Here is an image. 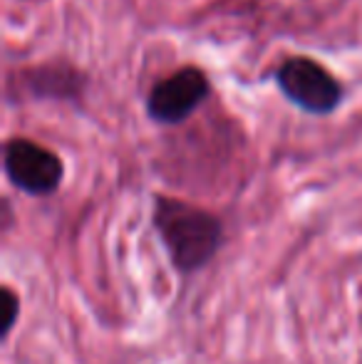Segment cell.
<instances>
[{
  "label": "cell",
  "mask_w": 362,
  "mask_h": 364,
  "mask_svg": "<svg viewBox=\"0 0 362 364\" xmlns=\"http://www.w3.org/2000/svg\"><path fill=\"white\" fill-rule=\"evenodd\" d=\"M5 300H8V320H5V325H3V335H8L10 330H13V322H15V317H18V310H20V302H18V297H15V292L10 290V288H5Z\"/></svg>",
  "instance_id": "8992f818"
},
{
  "label": "cell",
  "mask_w": 362,
  "mask_h": 364,
  "mask_svg": "<svg viewBox=\"0 0 362 364\" xmlns=\"http://www.w3.org/2000/svg\"><path fill=\"white\" fill-rule=\"evenodd\" d=\"M25 85L35 97H53V100H78L82 90V75L70 65H50L35 68L25 77Z\"/></svg>",
  "instance_id": "5b68a950"
},
{
  "label": "cell",
  "mask_w": 362,
  "mask_h": 364,
  "mask_svg": "<svg viewBox=\"0 0 362 364\" xmlns=\"http://www.w3.org/2000/svg\"><path fill=\"white\" fill-rule=\"evenodd\" d=\"M154 225L171 263L181 273L203 268L223 238L221 220L213 213L169 196H156Z\"/></svg>",
  "instance_id": "6da1fadb"
},
{
  "label": "cell",
  "mask_w": 362,
  "mask_h": 364,
  "mask_svg": "<svg viewBox=\"0 0 362 364\" xmlns=\"http://www.w3.org/2000/svg\"><path fill=\"white\" fill-rule=\"evenodd\" d=\"M5 176L15 188L28 196H50L63 183V159L48 146H40L23 136L5 141L3 149Z\"/></svg>",
  "instance_id": "3957f363"
},
{
  "label": "cell",
  "mask_w": 362,
  "mask_h": 364,
  "mask_svg": "<svg viewBox=\"0 0 362 364\" xmlns=\"http://www.w3.org/2000/svg\"><path fill=\"white\" fill-rule=\"evenodd\" d=\"M275 85L285 100L293 102L298 109L318 117L333 114L345 97L338 77L318 60L305 58V55L285 60L275 70Z\"/></svg>",
  "instance_id": "7a4b0ae2"
},
{
  "label": "cell",
  "mask_w": 362,
  "mask_h": 364,
  "mask_svg": "<svg viewBox=\"0 0 362 364\" xmlns=\"http://www.w3.org/2000/svg\"><path fill=\"white\" fill-rule=\"evenodd\" d=\"M211 95V82L203 70L186 65L159 80L147 97V114L156 124H181Z\"/></svg>",
  "instance_id": "277c9868"
}]
</instances>
